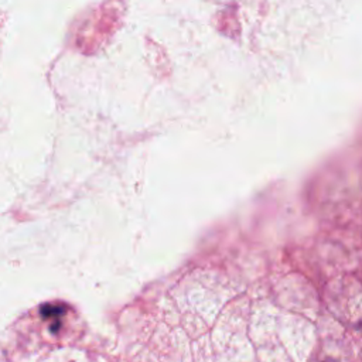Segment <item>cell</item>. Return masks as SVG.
I'll return each instance as SVG.
<instances>
[{
  "instance_id": "obj_1",
  "label": "cell",
  "mask_w": 362,
  "mask_h": 362,
  "mask_svg": "<svg viewBox=\"0 0 362 362\" xmlns=\"http://www.w3.org/2000/svg\"><path fill=\"white\" fill-rule=\"evenodd\" d=\"M40 314L44 318H58L65 314V307L61 304H44L40 308Z\"/></svg>"
},
{
  "instance_id": "obj_2",
  "label": "cell",
  "mask_w": 362,
  "mask_h": 362,
  "mask_svg": "<svg viewBox=\"0 0 362 362\" xmlns=\"http://www.w3.org/2000/svg\"><path fill=\"white\" fill-rule=\"evenodd\" d=\"M321 362H335L334 359H325V361H321Z\"/></svg>"
}]
</instances>
